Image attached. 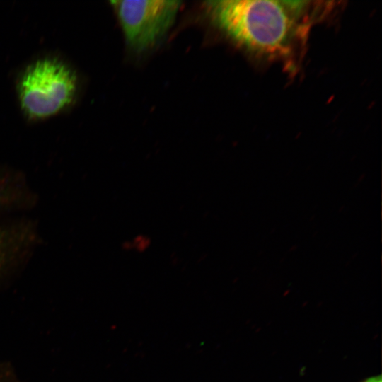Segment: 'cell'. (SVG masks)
<instances>
[{"label": "cell", "mask_w": 382, "mask_h": 382, "mask_svg": "<svg viewBox=\"0 0 382 382\" xmlns=\"http://www.w3.org/2000/svg\"><path fill=\"white\" fill-rule=\"evenodd\" d=\"M308 1L228 0L207 3L212 21L236 43L255 54L286 52Z\"/></svg>", "instance_id": "1"}, {"label": "cell", "mask_w": 382, "mask_h": 382, "mask_svg": "<svg viewBox=\"0 0 382 382\" xmlns=\"http://www.w3.org/2000/svg\"><path fill=\"white\" fill-rule=\"evenodd\" d=\"M77 79L64 62L51 57L36 60L18 83L21 109L33 120L50 117L69 106L75 98Z\"/></svg>", "instance_id": "2"}, {"label": "cell", "mask_w": 382, "mask_h": 382, "mask_svg": "<svg viewBox=\"0 0 382 382\" xmlns=\"http://www.w3.org/2000/svg\"><path fill=\"white\" fill-rule=\"evenodd\" d=\"M129 47L142 52L154 46L173 24L178 1H112Z\"/></svg>", "instance_id": "3"}, {"label": "cell", "mask_w": 382, "mask_h": 382, "mask_svg": "<svg viewBox=\"0 0 382 382\" xmlns=\"http://www.w3.org/2000/svg\"><path fill=\"white\" fill-rule=\"evenodd\" d=\"M151 241L149 236L145 234H137L132 239L125 241L122 248L126 250H133L137 253H144L151 245Z\"/></svg>", "instance_id": "4"}, {"label": "cell", "mask_w": 382, "mask_h": 382, "mask_svg": "<svg viewBox=\"0 0 382 382\" xmlns=\"http://www.w3.org/2000/svg\"><path fill=\"white\" fill-rule=\"evenodd\" d=\"M363 382H382L381 376H376L371 377Z\"/></svg>", "instance_id": "5"}, {"label": "cell", "mask_w": 382, "mask_h": 382, "mask_svg": "<svg viewBox=\"0 0 382 382\" xmlns=\"http://www.w3.org/2000/svg\"><path fill=\"white\" fill-rule=\"evenodd\" d=\"M1 255H2V253H1V248H0V261H1Z\"/></svg>", "instance_id": "6"}]
</instances>
